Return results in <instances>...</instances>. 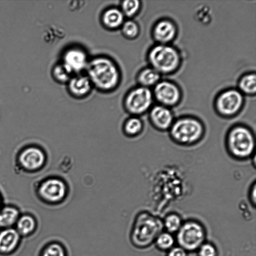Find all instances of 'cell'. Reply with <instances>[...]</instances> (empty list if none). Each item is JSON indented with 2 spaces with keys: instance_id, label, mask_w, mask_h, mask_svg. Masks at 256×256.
Returning a JSON list of instances; mask_svg holds the SVG:
<instances>
[{
  "instance_id": "obj_2",
  "label": "cell",
  "mask_w": 256,
  "mask_h": 256,
  "mask_svg": "<svg viewBox=\"0 0 256 256\" xmlns=\"http://www.w3.org/2000/svg\"><path fill=\"white\" fill-rule=\"evenodd\" d=\"M226 145L232 156L238 160L247 159L254 154L255 136L250 128L236 124L227 133Z\"/></svg>"
},
{
  "instance_id": "obj_26",
  "label": "cell",
  "mask_w": 256,
  "mask_h": 256,
  "mask_svg": "<svg viewBox=\"0 0 256 256\" xmlns=\"http://www.w3.org/2000/svg\"><path fill=\"white\" fill-rule=\"evenodd\" d=\"M121 30L124 37L128 39H133L138 35L140 28L136 22L130 20L124 22L121 26Z\"/></svg>"
},
{
  "instance_id": "obj_3",
  "label": "cell",
  "mask_w": 256,
  "mask_h": 256,
  "mask_svg": "<svg viewBox=\"0 0 256 256\" xmlns=\"http://www.w3.org/2000/svg\"><path fill=\"white\" fill-rule=\"evenodd\" d=\"M168 131L171 138L175 142L189 146L196 144L202 138L204 128L199 120L184 116L174 120Z\"/></svg>"
},
{
  "instance_id": "obj_24",
  "label": "cell",
  "mask_w": 256,
  "mask_h": 256,
  "mask_svg": "<svg viewBox=\"0 0 256 256\" xmlns=\"http://www.w3.org/2000/svg\"><path fill=\"white\" fill-rule=\"evenodd\" d=\"M240 90L247 94H253L256 90V76L254 74H250L243 76L239 82Z\"/></svg>"
},
{
  "instance_id": "obj_20",
  "label": "cell",
  "mask_w": 256,
  "mask_h": 256,
  "mask_svg": "<svg viewBox=\"0 0 256 256\" xmlns=\"http://www.w3.org/2000/svg\"><path fill=\"white\" fill-rule=\"evenodd\" d=\"M160 73L152 68L140 70L137 76V81L140 86L148 88L156 84L160 79Z\"/></svg>"
},
{
  "instance_id": "obj_9",
  "label": "cell",
  "mask_w": 256,
  "mask_h": 256,
  "mask_svg": "<svg viewBox=\"0 0 256 256\" xmlns=\"http://www.w3.org/2000/svg\"><path fill=\"white\" fill-rule=\"evenodd\" d=\"M242 104L243 98L240 92L235 90H230L218 96L216 107L220 116L231 117L240 110Z\"/></svg>"
},
{
  "instance_id": "obj_11",
  "label": "cell",
  "mask_w": 256,
  "mask_h": 256,
  "mask_svg": "<svg viewBox=\"0 0 256 256\" xmlns=\"http://www.w3.org/2000/svg\"><path fill=\"white\" fill-rule=\"evenodd\" d=\"M18 162L21 166L28 171H36L42 168L46 162V156L39 147L30 146L20 153Z\"/></svg>"
},
{
  "instance_id": "obj_16",
  "label": "cell",
  "mask_w": 256,
  "mask_h": 256,
  "mask_svg": "<svg viewBox=\"0 0 256 256\" xmlns=\"http://www.w3.org/2000/svg\"><path fill=\"white\" fill-rule=\"evenodd\" d=\"M176 33V28L174 24L166 20H162L156 23L152 31L154 40L162 44H166L172 41Z\"/></svg>"
},
{
  "instance_id": "obj_19",
  "label": "cell",
  "mask_w": 256,
  "mask_h": 256,
  "mask_svg": "<svg viewBox=\"0 0 256 256\" xmlns=\"http://www.w3.org/2000/svg\"><path fill=\"white\" fill-rule=\"evenodd\" d=\"M37 224L36 220L33 216L26 214L20 215L14 228L22 237L28 236L34 232Z\"/></svg>"
},
{
  "instance_id": "obj_14",
  "label": "cell",
  "mask_w": 256,
  "mask_h": 256,
  "mask_svg": "<svg viewBox=\"0 0 256 256\" xmlns=\"http://www.w3.org/2000/svg\"><path fill=\"white\" fill-rule=\"evenodd\" d=\"M22 236L14 228L0 229V254L8 255L18 247Z\"/></svg>"
},
{
  "instance_id": "obj_25",
  "label": "cell",
  "mask_w": 256,
  "mask_h": 256,
  "mask_svg": "<svg viewBox=\"0 0 256 256\" xmlns=\"http://www.w3.org/2000/svg\"><path fill=\"white\" fill-rule=\"evenodd\" d=\"M140 6L138 0H126L122 2L120 9L124 16L132 18L138 12Z\"/></svg>"
},
{
  "instance_id": "obj_4",
  "label": "cell",
  "mask_w": 256,
  "mask_h": 256,
  "mask_svg": "<svg viewBox=\"0 0 256 256\" xmlns=\"http://www.w3.org/2000/svg\"><path fill=\"white\" fill-rule=\"evenodd\" d=\"M154 218L146 212H140L134 218L129 234L130 241L134 247L148 246L154 238L156 230Z\"/></svg>"
},
{
  "instance_id": "obj_22",
  "label": "cell",
  "mask_w": 256,
  "mask_h": 256,
  "mask_svg": "<svg viewBox=\"0 0 256 256\" xmlns=\"http://www.w3.org/2000/svg\"><path fill=\"white\" fill-rule=\"evenodd\" d=\"M40 256H68V253L62 243L58 240H53L44 245Z\"/></svg>"
},
{
  "instance_id": "obj_30",
  "label": "cell",
  "mask_w": 256,
  "mask_h": 256,
  "mask_svg": "<svg viewBox=\"0 0 256 256\" xmlns=\"http://www.w3.org/2000/svg\"><path fill=\"white\" fill-rule=\"evenodd\" d=\"M168 256H186V250L181 247H174L170 248Z\"/></svg>"
},
{
  "instance_id": "obj_21",
  "label": "cell",
  "mask_w": 256,
  "mask_h": 256,
  "mask_svg": "<svg viewBox=\"0 0 256 256\" xmlns=\"http://www.w3.org/2000/svg\"><path fill=\"white\" fill-rule=\"evenodd\" d=\"M143 128V122L137 116H131L124 121L122 126L124 134L128 137H134L139 135Z\"/></svg>"
},
{
  "instance_id": "obj_32",
  "label": "cell",
  "mask_w": 256,
  "mask_h": 256,
  "mask_svg": "<svg viewBox=\"0 0 256 256\" xmlns=\"http://www.w3.org/2000/svg\"><path fill=\"white\" fill-rule=\"evenodd\" d=\"M2 197H1V196L0 195V208L2 206Z\"/></svg>"
},
{
  "instance_id": "obj_31",
  "label": "cell",
  "mask_w": 256,
  "mask_h": 256,
  "mask_svg": "<svg viewBox=\"0 0 256 256\" xmlns=\"http://www.w3.org/2000/svg\"><path fill=\"white\" fill-rule=\"evenodd\" d=\"M256 184L254 183L252 186V187L250 188V200L252 202V204H256Z\"/></svg>"
},
{
  "instance_id": "obj_17",
  "label": "cell",
  "mask_w": 256,
  "mask_h": 256,
  "mask_svg": "<svg viewBox=\"0 0 256 256\" xmlns=\"http://www.w3.org/2000/svg\"><path fill=\"white\" fill-rule=\"evenodd\" d=\"M124 16L120 8H109L102 13L101 20L104 26L110 30L121 28L124 22Z\"/></svg>"
},
{
  "instance_id": "obj_8",
  "label": "cell",
  "mask_w": 256,
  "mask_h": 256,
  "mask_svg": "<svg viewBox=\"0 0 256 256\" xmlns=\"http://www.w3.org/2000/svg\"><path fill=\"white\" fill-rule=\"evenodd\" d=\"M67 191L65 182L56 177L44 180L40 184L38 190L40 198L50 204H58L63 201Z\"/></svg>"
},
{
  "instance_id": "obj_15",
  "label": "cell",
  "mask_w": 256,
  "mask_h": 256,
  "mask_svg": "<svg viewBox=\"0 0 256 256\" xmlns=\"http://www.w3.org/2000/svg\"><path fill=\"white\" fill-rule=\"evenodd\" d=\"M67 85L69 93L76 98H82L88 96L92 86L86 75L81 74L73 75Z\"/></svg>"
},
{
  "instance_id": "obj_13",
  "label": "cell",
  "mask_w": 256,
  "mask_h": 256,
  "mask_svg": "<svg viewBox=\"0 0 256 256\" xmlns=\"http://www.w3.org/2000/svg\"><path fill=\"white\" fill-rule=\"evenodd\" d=\"M149 120L152 126L160 131L168 130L174 120L172 112L168 108L160 104L151 108Z\"/></svg>"
},
{
  "instance_id": "obj_18",
  "label": "cell",
  "mask_w": 256,
  "mask_h": 256,
  "mask_svg": "<svg viewBox=\"0 0 256 256\" xmlns=\"http://www.w3.org/2000/svg\"><path fill=\"white\" fill-rule=\"evenodd\" d=\"M20 215L16 207L8 205L0 208V228H14Z\"/></svg>"
},
{
  "instance_id": "obj_29",
  "label": "cell",
  "mask_w": 256,
  "mask_h": 256,
  "mask_svg": "<svg viewBox=\"0 0 256 256\" xmlns=\"http://www.w3.org/2000/svg\"><path fill=\"white\" fill-rule=\"evenodd\" d=\"M198 248V256H216V250L210 244L204 243Z\"/></svg>"
},
{
  "instance_id": "obj_1",
  "label": "cell",
  "mask_w": 256,
  "mask_h": 256,
  "mask_svg": "<svg viewBox=\"0 0 256 256\" xmlns=\"http://www.w3.org/2000/svg\"><path fill=\"white\" fill-rule=\"evenodd\" d=\"M85 70L92 86L102 92L114 90L120 80L118 65L108 56H100L89 60Z\"/></svg>"
},
{
  "instance_id": "obj_27",
  "label": "cell",
  "mask_w": 256,
  "mask_h": 256,
  "mask_svg": "<svg viewBox=\"0 0 256 256\" xmlns=\"http://www.w3.org/2000/svg\"><path fill=\"white\" fill-rule=\"evenodd\" d=\"M182 225L181 219L176 214H170L165 218L164 226L170 232H178Z\"/></svg>"
},
{
  "instance_id": "obj_12",
  "label": "cell",
  "mask_w": 256,
  "mask_h": 256,
  "mask_svg": "<svg viewBox=\"0 0 256 256\" xmlns=\"http://www.w3.org/2000/svg\"><path fill=\"white\" fill-rule=\"evenodd\" d=\"M154 95L160 105L168 108L177 104L180 97L178 88L174 84L166 81L156 84Z\"/></svg>"
},
{
  "instance_id": "obj_5",
  "label": "cell",
  "mask_w": 256,
  "mask_h": 256,
  "mask_svg": "<svg viewBox=\"0 0 256 256\" xmlns=\"http://www.w3.org/2000/svg\"><path fill=\"white\" fill-rule=\"evenodd\" d=\"M148 60L152 68L163 74L175 70L180 62L179 54L175 48L162 44L154 46L150 50Z\"/></svg>"
},
{
  "instance_id": "obj_23",
  "label": "cell",
  "mask_w": 256,
  "mask_h": 256,
  "mask_svg": "<svg viewBox=\"0 0 256 256\" xmlns=\"http://www.w3.org/2000/svg\"><path fill=\"white\" fill-rule=\"evenodd\" d=\"M52 74L54 80L60 84H67L73 76L61 62L54 66Z\"/></svg>"
},
{
  "instance_id": "obj_28",
  "label": "cell",
  "mask_w": 256,
  "mask_h": 256,
  "mask_svg": "<svg viewBox=\"0 0 256 256\" xmlns=\"http://www.w3.org/2000/svg\"><path fill=\"white\" fill-rule=\"evenodd\" d=\"M156 244L158 247L161 250H169L172 248L174 239L170 233L163 232L157 236Z\"/></svg>"
},
{
  "instance_id": "obj_6",
  "label": "cell",
  "mask_w": 256,
  "mask_h": 256,
  "mask_svg": "<svg viewBox=\"0 0 256 256\" xmlns=\"http://www.w3.org/2000/svg\"><path fill=\"white\" fill-rule=\"evenodd\" d=\"M153 94L150 90L139 86L132 89L126 96L124 106L132 116H138L146 112L151 107Z\"/></svg>"
},
{
  "instance_id": "obj_7",
  "label": "cell",
  "mask_w": 256,
  "mask_h": 256,
  "mask_svg": "<svg viewBox=\"0 0 256 256\" xmlns=\"http://www.w3.org/2000/svg\"><path fill=\"white\" fill-rule=\"evenodd\" d=\"M204 238L203 227L194 221H188L182 224L178 231L176 238L180 247L189 251L198 248L204 244Z\"/></svg>"
},
{
  "instance_id": "obj_10",
  "label": "cell",
  "mask_w": 256,
  "mask_h": 256,
  "mask_svg": "<svg viewBox=\"0 0 256 256\" xmlns=\"http://www.w3.org/2000/svg\"><path fill=\"white\" fill-rule=\"evenodd\" d=\"M89 60L83 48L74 46L64 50L61 62L72 74H77L86 70Z\"/></svg>"
}]
</instances>
